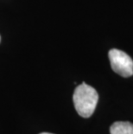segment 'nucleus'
<instances>
[{
    "mask_svg": "<svg viewBox=\"0 0 133 134\" xmlns=\"http://www.w3.org/2000/svg\"><path fill=\"white\" fill-rule=\"evenodd\" d=\"M111 134H133V124L127 121H117L110 127Z\"/></svg>",
    "mask_w": 133,
    "mask_h": 134,
    "instance_id": "7ed1b4c3",
    "label": "nucleus"
},
{
    "mask_svg": "<svg viewBox=\"0 0 133 134\" xmlns=\"http://www.w3.org/2000/svg\"><path fill=\"white\" fill-rule=\"evenodd\" d=\"M40 134H53V133H49V132H42Z\"/></svg>",
    "mask_w": 133,
    "mask_h": 134,
    "instance_id": "20e7f679",
    "label": "nucleus"
},
{
    "mask_svg": "<svg viewBox=\"0 0 133 134\" xmlns=\"http://www.w3.org/2000/svg\"><path fill=\"white\" fill-rule=\"evenodd\" d=\"M0 42H1V37H0Z\"/></svg>",
    "mask_w": 133,
    "mask_h": 134,
    "instance_id": "39448f33",
    "label": "nucleus"
},
{
    "mask_svg": "<svg viewBox=\"0 0 133 134\" xmlns=\"http://www.w3.org/2000/svg\"><path fill=\"white\" fill-rule=\"evenodd\" d=\"M73 100L78 114L83 118H89L97 107L99 94L92 87L82 83L75 88Z\"/></svg>",
    "mask_w": 133,
    "mask_h": 134,
    "instance_id": "f257e3e1",
    "label": "nucleus"
},
{
    "mask_svg": "<svg viewBox=\"0 0 133 134\" xmlns=\"http://www.w3.org/2000/svg\"><path fill=\"white\" fill-rule=\"evenodd\" d=\"M109 60L112 70L122 77L133 75V60L124 51L112 48L109 51Z\"/></svg>",
    "mask_w": 133,
    "mask_h": 134,
    "instance_id": "f03ea898",
    "label": "nucleus"
}]
</instances>
